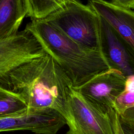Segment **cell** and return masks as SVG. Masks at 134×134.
Returning <instances> with one entry per match:
<instances>
[{
	"mask_svg": "<svg viewBox=\"0 0 134 134\" xmlns=\"http://www.w3.org/2000/svg\"><path fill=\"white\" fill-rule=\"evenodd\" d=\"M66 124L62 116L51 109H34L0 117V132L29 130L36 134H56Z\"/></svg>",
	"mask_w": 134,
	"mask_h": 134,
	"instance_id": "cell-7",
	"label": "cell"
},
{
	"mask_svg": "<svg viewBox=\"0 0 134 134\" xmlns=\"http://www.w3.org/2000/svg\"><path fill=\"white\" fill-rule=\"evenodd\" d=\"M124 91L134 92V74L126 77Z\"/></svg>",
	"mask_w": 134,
	"mask_h": 134,
	"instance_id": "cell-17",
	"label": "cell"
},
{
	"mask_svg": "<svg viewBox=\"0 0 134 134\" xmlns=\"http://www.w3.org/2000/svg\"><path fill=\"white\" fill-rule=\"evenodd\" d=\"M42 20L77 43L100 51V16L88 4L64 0L58 10Z\"/></svg>",
	"mask_w": 134,
	"mask_h": 134,
	"instance_id": "cell-3",
	"label": "cell"
},
{
	"mask_svg": "<svg viewBox=\"0 0 134 134\" xmlns=\"http://www.w3.org/2000/svg\"><path fill=\"white\" fill-rule=\"evenodd\" d=\"M64 0H25L27 15L31 21L42 20L58 10Z\"/></svg>",
	"mask_w": 134,
	"mask_h": 134,
	"instance_id": "cell-12",
	"label": "cell"
},
{
	"mask_svg": "<svg viewBox=\"0 0 134 134\" xmlns=\"http://www.w3.org/2000/svg\"><path fill=\"white\" fill-rule=\"evenodd\" d=\"M47 53L29 31L0 41V86L10 90V74L18 66Z\"/></svg>",
	"mask_w": 134,
	"mask_h": 134,
	"instance_id": "cell-5",
	"label": "cell"
},
{
	"mask_svg": "<svg viewBox=\"0 0 134 134\" xmlns=\"http://www.w3.org/2000/svg\"><path fill=\"white\" fill-rule=\"evenodd\" d=\"M87 4L134 49V10L116 7L103 0L90 1Z\"/></svg>",
	"mask_w": 134,
	"mask_h": 134,
	"instance_id": "cell-9",
	"label": "cell"
},
{
	"mask_svg": "<svg viewBox=\"0 0 134 134\" xmlns=\"http://www.w3.org/2000/svg\"><path fill=\"white\" fill-rule=\"evenodd\" d=\"M112 110L99 109L71 87L60 114L69 127L66 134H114Z\"/></svg>",
	"mask_w": 134,
	"mask_h": 134,
	"instance_id": "cell-4",
	"label": "cell"
},
{
	"mask_svg": "<svg viewBox=\"0 0 134 134\" xmlns=\"http://www.w3.org/2000/svg\"><path fill=\"white\" fill-rule=\"evenodd\" d=\"M28 108L20 94L0 86V117L18 114Z\"/></svg>",
	"mask_w": 134,
	"mask_h": 134,
	"instance_id": "cell-11",
	"label": "cell"
},
{
	"mask_svg": "<svg viewBox=\"0 0 134 134\" xmlns=\"http://www.w3.org/2000/svg\"><path fill=\"white\" fill-rule=\"evenodd\" d=\"M25 29L63 69L74 88L110 69L100 51L77 43L44 20L31 21Z\"/></svg>",
	"mask_w": 134,
	"mask_h": 134,
	"instance_id": "cell-2",
	"label": "cell"
},
{
	"mask_svg": "<svg viewBox=\"0 0 134 134\" xmlns=\"http://www.w3.org/2000/svg\"><path fill=\"white\" fill-rule=\"evenodd\" d=\"M126 79L120 71L109 69L74 88L93 105L109 113L114 109L117 97L124 92Z\"/></svg>",
	"mask_w": 134,
	"mask_h": 134,
	"instance_id": "cell-6",
	"label": "cell"
},
{
	"mask_svg": "<svg viewBox=\"0 0 134 134\" xmlns=\"http://www.w3.org/2000/svg\"><path fill=\"white\" fill-rule=\"evenodd\" d=\"M26 15L25 0H0V41L16 35Z\"/></svg>",
	"mask_w": 134,
	"mask_h": 134,
	"instance_id": "cell-10",
	"label": "cell"
},
{
	"mask_svg": "<svg viewBox=\"0 0 134 134\" xmlns=\"http://www.w3.org/2000/svg\"><path fill=\"white\" fill-rule=\"evenodd\" d=\"M112 126L114 134H125L122 129L119 116L117 113L113 109L111 113Z\"/></svg>",
	"mask_w": 134,
	"mask_h": 134,
	"instance_id": "cell-14",
	"label": "cell"
},
{
	"mask_svg": "<svg viewBox=\"0 0 134 134\" xmlns=\"http://www.w3.org/2000/svg\"><path fill=\"white\" fill-rule=\"evenodd\" d=\"M119 117L121 122L134 127V106L127 109Z\"/></svg>",
	"mask_w": 134,
	"mask_h": 134,
	"instance_id": "cell-15",
	"label": "cell"
},
{
	"mask_svg": "<svg viewBox=\"0 0 134 134\" xmlns=\"http://www.w3.org/2000/svg\"><path fill=\"white\" fill-rule=\"evenodd\" d=\"M10 90L20 94L28 108L60 114L72 83L48 54L26 62L10 74Z\"/></svg>",
	"mask_w": 134,
	"mask_h": 134,
	"instance_id": "cell-1",
	"label": "cell"
},
{
	"mask_svg": "<svg viewBox=\"0 0 134 134\" xmlns=\"http://www.w3.org/2000/svg\"><path fill=\"white\" fill-rule=\"evenodd\" d=\"M125 134H134V127H129L125 132Z\"/></svg>",
	"mask_w": 134,
	"mask_h": 134,
	"instance_id": "cell-18",
	"label": "cell"
},
{
	"mask_svg": "<svg viewBox=\"0 0 134 134\" xmlns=\"http://www.w3.org/2000/svg\"><path fill=\"white\" fill-rule=\"evenodd\" d=\"M134 106V92L124 91L117 98L115 110L121 116L128 108Z\"/></svg>",
	"mask_w": 134,
	"mask_h": 134,
	"instance_id": "cell-13",
	"label": "cell"
},
{
	"mask_svg": "<svg viewBox=\"0 0 134 134\" xmlns=\"http://www.w3.org/2000/svg\"><path fill=\"white\" fill-rule=\"evenodd\" d=\"M100 51L110 69L125 77L134 74V49L100 17Z\"/></svg>",
	"mask_w": 134,
	"mask_h": 134,
	"instance_id": "cell-8",
	"label": "cell"
},
{
	"mask_svg": "<svg viewBox=\"0 0 134 134\" xmlns=\"http://www.w3.org/2000/svg\"><path fill=\"white\" fill-rule=\"evenodd\" d=\"M108 2L116 7L134 10V0H113Z\"/></svg>",
	"mask_w": 134,
	"mask_h": 134,
	"instance_id": "cell-16",
	"label": "cell"
}]
</instances>
